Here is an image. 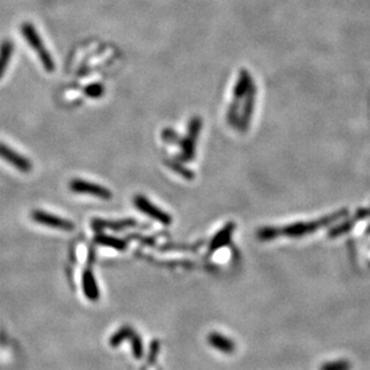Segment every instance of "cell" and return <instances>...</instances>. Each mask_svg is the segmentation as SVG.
Returning a JSON list of instances; mask_svg holds the SVG:
<instances>
[{"label":"cell","mask_w":370,"mask_h":370,"mask_svg":"<svg viewBox=\"0 0 370 370\" xmlns=\"http://www.w3.org/2000/svg\"><path fill=\"white\" fill-rule=\"evenodd\" d=\"M134 205H136V208L138 209L139 211L147 214V216H150L151 218L156 219L159 223L164 224V226L172 224V217L168 213H165V212H163L161 209L155 206L152 203H150L146 196L137 195L136 198H134Z\"/></svg>","instance_id":"7"},{"label":"cell","mask_w":370,"mask_h":370,"mask_svg":"<svg viewBox=\"0 0 370 370\" xmlns=\"http://www.w3.org/2000/svg\"><path fill=\"white\" fill-rule=\"evenodd\" d=\"M83 291L90 301H97L100 299V289L97 286L94 273L90 270H85L83 272Z\"/></svg>","instance_id":"12"},{"label":"cell","mask_w":370,"mask_h":370,"mask_svg":"<svg viewBox=\"0 0 370 370\" xmlns=\"http://www.w3.org/2000/svg\"><path fill=\"white\" fill-rule=\"evenodd\" d=\"M133 335H134L133 328H131L129 326H123V327H121L120 330L115 333V335L110 337L109 345L112 346V348H118V346L120 345L123 340H126V339H131V337Z\"/></svg>","instance_id":"18"},{"label":"cell","mask_w":370,"mask_h":370,"mask_svg":"<svg viewBox=\"0 0 370 370\" xmlns=\"http://www.w3.org/2000/svg\"><path fill=\"white\" fill-rule=\"evenodd\" d=\"M137 222L132 218H125L121 221H106V219H94L91 222V227L94 230H115V231H120V230L128 229V228L134 227Z\"/></svg>","instance_id":"10"},{"label":"cell","mask_w":370,"mask_h":370,"mask_svg":"<svg viewBox=\"0 0 370 370\" xmlns=\"http://www.w3.org/2000/svg\"><path fill=\"white\" fill-rule=\"evenodd\" d=\"M32 218L36 223L54 228V229L64 230V231H72V230L74 229V226L72 222L61 218V217L59 216H55V214L41 211V210H35V211H33Z\"/></svg>","instance_id":"6"},{"label":"cell","mask_w":370,"mask_h":370,"mask_svg":"<svg viewBox=\"0 0 370 370\" xmlns=\"http://www.w3.org/2000/svg\"><path fill=\"white\" fill-rule=\"evenodd\" d=\"M131 341L133 356L136 358H141V356H143V340H141V338L134 332V335L131 337Z\"/></svg>","instance_id":"22"},{"label":"cell","mask_w":370,"mask_h":370,"mask_svg":"<svg viewBox=\"0 0 370 370\" xmlns=\"http://www.w3.org/2000/svg\"><path fill=\"white\" fill-rule=\"evenodd\" d=\"M162 139L167 144H178L180 143V137L176 133V131L173 128H164L162 131Z\"/></svg>","instance_id":"23"},{"label":"cell","mask_w":370,"mask_h":370,"mask_svg":"<svg viewBox=\"0 0 370 370\" xmlns=\"http://www.w3.org/2000/svg\"><path fill=\"white\" fill-rule=\"evenodd\" d=\"M103 92H105V87H103L102 84H100V83H95V84L89 85V87H87V89H85L87 96L91 98H100L103 95Z\"/></svg>","instance_id":"24"},{"label":"cell","mask_w":370,"mask_h":370,"mask_svg":"<svg viewBox=\"0 0 370 370\" xmlns=\"http://www.w3.org/2000/svg\"><path fill=\"white\" fill-rule=\"evenodd\" d=\"M234 229H235L234 223H228L227 226L221 230V231L217 232V234L214 235V237L212 239L211 243H210V247H209L210 254L216 252L217 249H219V248H222L223 246H226L230 242V240H231V235L232 232H234Z\"/></svg>","instance_id":"11"},{"label":"cell","mask_w":370,"mask_h":370,"mask_svg":"<svg viewBox=\"0 0 370 370\" xmlns=\"http://www.w3.org/2000/svg\"><path fill=\"white\" fill-rule=\"evenodd\" d=\"M20 30H22L23 36H24L25 40L28 41L30 47H32L34 51L36 52V54H37L43 69H45L47 72H53L54 70H55V64H54V60L53 58H52L51 53H49L47 48H46L45 45H43L42 40H41L40 35H38L37 30L35 29V27H34L32 23L25 22L22 24Z\"/></svg>","instance_id":"2"},{"label":"cell","mask_w":370,"mask_h":370,"mask_svg":"<svg viewBox=\"0 0 370 370\" xmlns=\"http://www.w3.org/2000/svg\"><path fill=\"white\" fill-rule=\"evenodd\" d=\"M164 164L167 165L168 168H170L172 170H174L176 174H180L181 176L185 177L186 180H193L194 178V174L193 172H191L190 169L185 167L178 159H164Z\"/></svg>","instance_id":"17"},{"label":"cell","mask_w":370,"mask_h":370,"mask_svg":"<svg viewBox=\"0 0 370 370\" xmlns=\"http://www.w3.org/2000/svg\"><path fill=\"white\" fill-rule=\"evenodd\" d=\"M201 128H203V119L200 116H193L188 121L187 134L186 137L180 139L178 145L181 146V155L178 159L182 162H191L195 156L196 141L200 136Z\"/></svg>","instance_id":"3"},{"label":"cell","mask_w":370,"mask_h":370,"mask_svg":"<svg viewBox=\"0 0 370 370\" xmlns=\"http://www.w3.org/2000/svg\"><path fill=\"white\" fill-rule=\"evenodd\" d=\"M0 159L14 165L15 168H17L22 173H30L33 169V164L29 159H25L24 156L18 154L14 149L2 143H0Z\"/></svg>","instance_id":"8"},{"label":"cell","mask_w":370,"mask_h":370,"mask_svg":"<svg viewBox=\"0 0 370 370\" xmlns=\"http://www.w3.org/2000/svg\"><path fill=\"white\" fill-rule=\"evenodd\" d=\"M348 214V210H340V211L335 212V213L330 214L327 217L319 219L315 222H309V223H303V222H299V223L290 224L288 227H284L283 229H279L281 235H286L290 237H300L303 235L310 234L313 231H317L320 228L328 226V224L333 223V222L338 221V219L343 218Z\"/></svg>","instance_id":"1"},{"label":"cell","mask_w":370,"mask_h":370,"mask_svg":"<svg viewBox=\"0 0 370 370\" xmlns=\"http://www.w3.org/2000/svg\"><path fill=\"white\" fill-rule=\"evenodd\" d=\"M369 213H370L369 210H359V211L357 212V214H356V217H354L353 221H352V219H351V221L345 222V223L341 224L340 227H338V228H335V229L331 230L330 234H328V235H330L331 237H335V236H338V235H340V234H344V232L349 231V230H350L351 228H352V226L354 224V222L359 221V219H361V218H364V217L368 216Z\"/></svg>","instance_id":"16"},{"label":"cell","mask_w":370,"mask_h":370,"mask_svg":"<svg viewBox=\"0 0 370 370\" xmlns=\"http://www.w3.org/2000/svg\"><path fill=\"white\" fill-rule=\"evenodd\" d=\"M210 345L213 346L217 350L222 351L223 353H232L235 351V344L231 339L224 337L219 333L212 332L208 337Z\"/></svg>","instance_id":"13"},{"label":"cell","mask_w":370,"mask_h":370,"mask_svg":"<svg viewBox=\"0 0 370 370\" xmlns=\"http://www.w3.org/2000/svg\"><path fill=\"white\" fill-rule=\"evenodd\" d=\"M279 235H281V231H279L278 228L272 227L263 228V229H260L258 231V237L261 241H270V240L277 239Z\"/></svg>","instance_id":"20"},{"label":"cell","mask_w":370,"mask_h":370,"mask_svg":"<svg viewBox=\"0 0 370 370\" xmlns=\"http://www.w3.org/2000/svg\"><path fill=\"white\" fill-rule=\"evenodd\" d=\"M159 341L154 340L151 343V345H150V354H149V359H147L149 364L154 363L157 354H159Z\"/></svg>","instance_id":"25"},{"label":"cell","mask_w":370,"mask_h":370,"mask_svg":"<svg viewBox=\"0 0 370 370\" xmlns=\"http://www.w3.org/2000/svg\"><path fill=\"white\" fill-rule=\"evenodd\" d=\"M14 53V43L10 40L2 41L0 45V79L4 76Z\"/></svg>","instance_id":"14"},{"label":"cell","mask_w":370,"mask_h":370,"mask_svg":"<svg viewBox=\"0 0 370 370\" xmlns=\"http://www.w3.org/2000/svg\"><path fill=\"white\" fill-rule=\"evenodd\" d=\"M253 83L254 82H253L250 72L248 71V70L242 69L241 71H240L239 77H237L236 83H235L234 90H232V95H234L232 100L237 101V102H241L246 95H247L248 90L252 87Z\"/></svg>","instance_id":"9"},{"label":"cell","mask_w":370,"mask_h":370,"mask_svg":"<svg viewBox=\"0 0 370 370\" xmlns=\"http://www.w3.org/2000/svg\"><path fill=\"white\" fill-rule=\"evenodd\" d=\"M240 105L241 102H237V101H231V103L229 105L227 109V123L230 127H237V123H239L240 119Z\"/></svg>","instance_id":"19"},{"label":"cell","mask_w":370,"mask_h":370,"mask_svg":"<svg viewBox=\"0 0 370 370\" xmlns=\"http://www.w3.org/2000/svg\"><path fill=\"white\" fill-rule=\"evenodd\" d=\"M351 364L349 363V361L345 359H341V361H335V362H328V363L322 364L320 370H350Z\"/></svg>","instance_id":"21"},{"label":"cell","mask_w":370,"mask_h":370,"mask_svg":"<svg viewBox=\"0 0 370 370\" xmlns=\"http://www.w3.org/2000/svg\"><path fill=\"white\" fill-rule=\"evenodd\" d=\"M257 94H258V88L257 85L253 83L252 87L248 90L247 95L245 96V103L242 106L241 113H240V119L239 123H237V127L241 133H246L248 131L250 126V121H252L253 113H254L255 108V100H257Z\"/></svg>","instance_id":"4"},{"label":"cell","mask_w":370,"mask_h":370,"mask_svg":"<svg viewBox=\"0 0 370 370\" xmlns=\"http://www.w3.org/2000/svg\"><path fill=\"white\" fill-rule=\"evenodd\" d=\"M70 190L74 193L90 194V195H95L97 198L105 199V200L112 198V192L107 187H103V186L97 185V183L89 182V181L82 180V178L72 180L70 182Z\"/></svg>","instance_id":"5"},{"label":"cell","mask_w":370,"mask_h":370,"mask_svg":"<svg viewBox=\"0 0 370 370\" xmlns=\"http://www.w3.org/2000/svg\"><path fill=\"white\" fill-rule=\"evenodd\" d=\"M94 241L97 243V245L101 246H107V247L114 248L116 250H125L127 248V242L125 240L118 239V237H113L109 236V235H103V234H97L96 236L94 237Z\"/></svg>","instance_id":"15"}]
</instances>
